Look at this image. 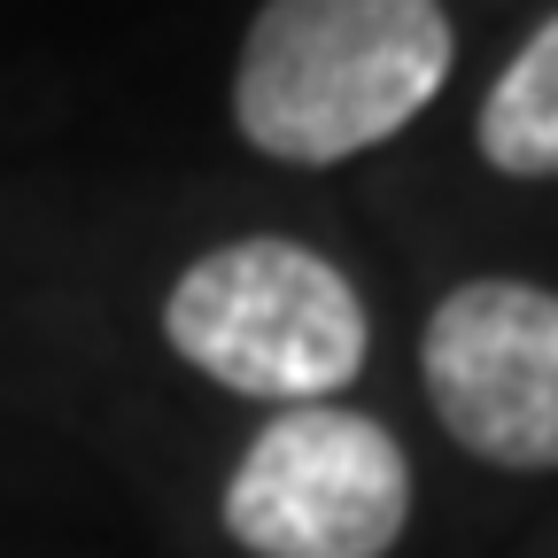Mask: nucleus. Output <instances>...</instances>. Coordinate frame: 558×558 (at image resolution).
Masks as SVG:
<instances>
[{"mask_svg": "<svg viewBox=\"0 0 558 558\" xmlns=\"http://www.w3.org/2000/svg\"><path fill=\"white\" fill-rule=\"evenodd\" d=\"M442 78V0H264L233 70V124L279 163H341L403 132Z\"/></svg>", "mask_w": 558, "mask_h": 558, "instance_id": "f257e3e1", "label": "nucleus"}, {"mask_svg": "<svg viewBox=\"0 0 558 558\" xmlns=\"http://www.w3.org/2000/svg\"><path fill=\"white\" fill-rule=\"evenodd\" d=\"M163 333L209 380L288 411L349 388L365 365V303L303 241H233L202 256L163 303Z\"/></svg>", "mask_w": 558, "mask_h": 558, "instance_id": "f03ea898", "label": "nucleus"}, {"mask_svg": "<svg viewBox=\"0 0 558 558\" xmlns=\"http://www.w3.org/2000/svg\"><path fill=\"white\" fill-rule=\"evenodd\" d=\"M411 520V465L388 427L295 403L226 481V535L256 558H380Z\"/></svg>", "mask_w": 558, "mask_h": 558, "instance_id": "7ed1b4c3", "label": "nucleus"}, {"mask_svg": "<svg viewBox=\"0 0 558 558\" xmlns=\"http://www.w3.org/2000/svg\"><path fill=\"white\" fill-rule=\"evenodd\" d=\"M442 427L512 473L558 465V295L527 279H473L418 341Z\"/></svg>", "mask_w": 558, "mask_h": 558, "instance_id": "20e7f679", "label": "nucleus"}, {"mask_svg": "<svg viewBox=\"0 0 558 558\" xmlns=\"http://www.w3.org/2000/svg\"><path fill=\"white\" fill-rule=\"evenodd\" d=\"M481 156L512 179H558V16L481 101Z\"/></svg>", "mask_w": 558, "mask_h": 558, "instance_id": "39448f33", "label": "nucleus"}]
</instances>
